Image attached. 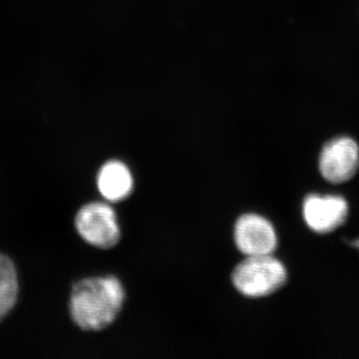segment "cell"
I'll return each instance as SVG.
<instances>
[{"label":"cell","mask_w":359,"mask_h":359,"mask_svg":"<svg viewBox=\"0 0 359 359\" xmlns=\"http://www.w3.org/2000/svg\"><path fill=\"white\" fill-rule=\"evenodd\" d=\"M78 233L84 241L100 249H110L121 237L114 210L103 203L84 205L75 218Z\"/></svg>","instance_id":"obj_3"},{"label":"cell","mask_w":359,"mask_h":359,"mask_svg":"<svg viewBox=\"0 0 359 359\" xmlns=\"http://www.w3.org/2000/svg\"><path fill=\"white\" fill-rule=\"evenodd\" d=\"M348 214L346 201L339 196L309 195L304 203V218L311 230L325 233L346 222Z\"/></svg>","instance_id":"obj_6"},{"label":"cell","mask_w":359,"mask_h":359,"mask_svg":"<svg viewBox=\"0 0 359 359\" xmlns=\"http://www.w3.org/2000/svg\"><path fill=\"white\" fill-rule=\"evenodd\" d=\"M133 178L126 165L119 161L106 163L98 175L101 195L111 202H119L129 197L133 190Z\"/></svg>","instance_id":"obj_7"},{"label":"cell","mask_w":359,"mask_h":359,"mask_svg":"<svg viewBox=\"0 0 359 359\" xmlns=\"http://www.w3.org/2000/svg\"><path fill=\"white\" fill-rule=\"evenodd\" d=\"M235 242L245 257L271 255L278 245V238L273 224L256 214L241 217L236 223Z\"/></svg>","instance_id":"obj_5"},{"label":"cell","mask_w":359,"mask_h":359,"mask_svg":"<svg viewBox=\"0 0 359 359\" xmlns=\"http://www.w3.org/2000/svg\"><path fill=\"white\" fill-rule=\"evenodd\" d=\"M354 247L358 248L359 249V240H356L355 242L353 243Z\"/></svg>","instance_id":"obj_9"},{"label":"cell","mask_w":359,"mask_h":359,"mask_svg":"<svg viewBox=\"0 0 359 359\" xmlns=\"http://www.w3.org/2000/svg\"><path fill=\"white\" fill-rule=\"evenodd\" d=\"M359 166V148L348 137L328 142L321 151L320 170L323 178L339 184L353 178Z\"/></svg>","instance_id":"obj_4"},{"label":"cell","mask_w":359,"mask_h":359,"mask_svg":"<svg viewBox=\"0 0 359 359\" xmlns=\"http://www.w3.org/2000/svg\"><path fill=\"white\" fill-rule=\"evenodd\" d=\"M124 299V289L115 276L85 278L71 292V316L82 330H104L116 320Z\"/></svg>","instance_id":"obj_1"},{"label":"cell","mask_w":359,"mask_h":359,"mask_svg":"<svg viewBox=\"0 0 359 359\" xmlns=\"http://www.w3.org/2000/svg\"><path fill=\"white\" fill-rule=\"evenodd\" d=\"M287 280L285 266L271 255L247 257L233 273V283L238 292L254 299L273 294Z\"/></svg>","instance_id":"obj_2"},{"label":"cell","mask_w":359,"mask_h":359,"mask_svg":"<svg viewBox=\"0 0 359 359\" xmlns=\"http://www.w3.org/2000/svg\"><path fill=\"white\" fill-rule=\"evenodd\" d=\"M18 295V273L13 262L0 254V321L15 306Z\"/></svg>","instance_id":"obj_8"}]
</instances>
